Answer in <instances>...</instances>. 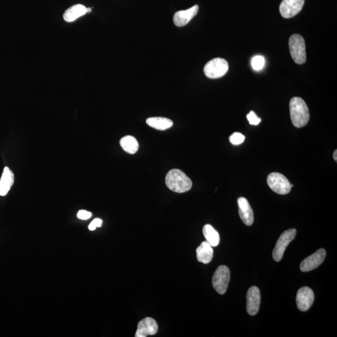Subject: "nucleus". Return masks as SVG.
<instances>
[{"mask_svg":"<svg viewBox=\"0 0 337 337\" xmlns=\"http://www.w3.org/2000/svg\"><path fill=\"white\" fill-rule=\"evenodd\" d=\"M289 108L293 125L298 128L306 126L309 121L310 113L304 99L299 97L292 98L290 101Z\"/></svg>","mask_w":337,"mask_h":337,"instance_id":"obj_1","label":"nucleus"},{"mask_svg":"<svg viewBox=\"0 0 337 337\" xmlns=\"http://www.w3.org/2000/svg\"><path fill=\"white\" fill-rule=\"evenodd\" d=\"M166 184L170 190L178 193L188 191L192 186L190 179L185 173L177 169H172L167 174Z\"/></svg>","mask_w":337,"mask_h":337,"instance_id":"obj_2","label":"nucleus"},{"mask_svg":"<svg viewBox=\"0 0 337 337\" xmlns=\"http://www.w3.org/2000/svg\"><path fill=\"white\" fill-rule=\"evenodd\" d=\"M289 49L292 59L298 64L306 62V43L300 34L292 35L289 39Z\"/></svg>","mask_w":337,"mask_h":337,"instance_id":"obj_3","label":"nucleus"},{"mask_svg":"<svg viewBox=\"0 0 337 337\" xmlns=\"http://www.w3.org/2000/svg\"><path fill=\"white\" fill-rule=\"evenodd\" d=\"M268 186L278 194L286 195L291 191L294 185L290 183L288 179L280 173L272 172L267 179Z\"/></svg>","mask_w":337,"mask_h":337,"instance_id":"obj_4","label":"nucleus"},{"mask_svg":"<svg viewBox=\"0 0 337 337\" xmlns=\"http://www.w3.org/2000/svg\"><path fill=\"white\" fill-rule=\"evenodd\" d=\"M228 70L227 61L223 58H217L208 62L204 66L205 75L210 79H218L222 77Z\"/></svg>","mask_w":337,"mask_h":337,"instance_id":"obj_5","label":"nucleus"},{"mask_svg":"<svg viewBox=\"0 0 337 337\" xmlns=\"http://www.w3.org/2000/svg\"><path fill=\"white\" fill-rule=\"evenodd\" d=\"M230 278L229 269L225 265L219 266L212 277V286L217 292L221 295L226 292Z\"/></svg>","mask_w":337,"mask_h":337,"instance_id":"obj_6","label":"nucleus"},{"mask_svg":"<svg viewBox=\"0 0 337 337\" xmlns=\"http://www.w3.org/2000/svg\"><path fill=\"white\" fill-rule=\"evenodd\" d=\"M296 234L297 230L295 228L287 230L281 234L273 251V259L275 261L280 262L282 260L287 246L295 239Z\"/></svg>","mask_w":337,"mask_h":337,"instance_id":"obj_7","label":"nucleus"},{"mask_svg":"<svg viewBox=\"0 0 337 337\" xmlns=\"http://www.w3.org/2000/svg\"><path fill=\"white\" fill-rule=\"evenodd\" d=\"M314 293L309 287H304L298 290L296 303L300 311L306 312L312 307L314 301Z\"/></svg>","mask_w":337,"mask_h":337,"instance_id":"obj_8","label":"nucleus"},{"mask_svg":"<svg viewBox=\"0 0 337 337\" xmlns=\"http://www.w3.org/2000/svg\"><path fill=\"white\" fill-rule=\"evenodd\" d=\"M305 0H283L280 5L281 15L285 19L294 17L301 10Z\"/></svg>","mask_w":337,"mask_h":337,"instance_id":"obj_9","label":"nucleus"},{"mask_svg":"<svg viewBox=\"0 0 337 337\" xmlns=\"http://www.w3.org/2000/svg\"><path fill=\"white\" fill-rule=\"evenodd\" d=\"M326 257V251L325 249H319L315 253L308 257L301 262L300 268L301 271L307 272L317 268L324 261Z\"/></svg>","mask_w":337,"mask_h":337,"instance_id":"obj_10","label":"nucleus"},{"mask_svg":"<svg viewBox=\"0 0 337 337\" xmlns=\"http://www.w3.org/2000/svg\"><path fill=\"white\" fill-rule=\"evenodd\" d=\"M260 292L258 287L253 286L249 289L247 294V311L249 315H256L259 312L260 305Z\"/></svg>","mask_w":337,"mask_h":337,"instance_id":"obj_11","label":"nucleus"},{"mask_svg":"<svg viewBox=\"0 0 337 337\" xmlns=\"http://www.w3.org/2000/svg\"><path fill=\"white\" fill-rule=\"evenodd\" d=\"M158 325L154 319L147 317L140 321L137 325L136 337H146L155 335L157 332Z\"/></svg>","mask_w":337,"mask_h":337,"instance_id":"obj_12","label":"nucleus"},{"mask_svg":"<svg viewBox=\"0 0 337 337\" xmlns=\"http://www.w3.org/2000/svg\"><path fill=\"white\" fill-rule=\"evenodd\" d=\"M239 214L240 218L246 225L250 226L253 224L254 216L253 209L247 199H238Z\"/></svg>","mask_w":337,"mask_h":337,"instance_id":"obj_13","label":"nucleus"},{"mask_svg":"<svg viewBox=\"0 0 337 337\" xmlns=\"http://www.w3.org/2000/svg\"><path fill=\"white\" fill-rule=\"evenodd\" d=\"M198 11L199 6L195 5L188 10L178 11L173 17L174 25L178 27H182L188 24L190 20L198 14Z\"/></svg>","mask_w":337,"mask_h":337,"instance_id":"obj_14","label":"nucleus"},{"mask_svg":"<svg viewBox=\"0 0 337 337\" xmlns=\"http://www.w3.org/2000/svg\"><path fill=\"white\" fill-rule=\"evenodd\" d=\"M14 174L8 167H5L0 180V196H5L8 194L14 184Z\"/></svg>","mask_w":337,"mask_h":337,"instance_id":"obj_15","label":"nucleus"},{"mask_svg":"<svg viewBox=\"0 0 337 337\" xmlns=\"http://www.w3.org/2000/svg\"><path fill=\"white\" fill-rule=\"evenodd\" d=\"M196 254H197L198 261L207 264L212 260L214 256L212 247L206 241L202 242L196 250Z\"/></svg>","mask_w":337,"mask_h":337,"instance_id":"obj_16","label":"nucleus"},{"mask_svg":"<svg viewBox=\"0 0 337 337\" xmlns=\"http://www.w3.org/2000/svg\"><path fill=\"white\" fill-rule=\"evenodd\" d=\"M87 13V8L83 5H75L67 9L63 14V19L67 22H73Z\"/></svg>","mask_w":337,"mask_h":337,"instance_id":"obj_17","label":"nucleus"},{"mask_svg":"<svg viewBox=\"0 0 337 337\" xmlns=\"http://www.w3.org/2000/svg\"><path fill=\"white\" fill-rule=\"evenodd\" d=\"M146 123L149 127L160 131L168 130L173 125V122L171 119L162 117L149 118L146 120Z\"/></svg>","mask_w":337,"mask_h":337,"instance_id":"obj_18","label":"nucleus"},{"mask_svg":"<svg viewBox=\"0 0 337 337\" xmlns=\"http://www.w3.org/2000/svg\"><path fill=\"white\" fill-rule=\"evenodd\" d=\"M202 232H203L205 238L206 239V242L209 243L212 247H217L219 244V234L212 225L210 224L205 225Z\"/></svg>","mask_w":337,"mask_h":337,"instance_id":"obj_19","label":"nucleus"},{"mask_svg":"<svg viewBox=\"0 0 337 337\" xmlns=\"http://www.w3.org/2000/svg\"><path fill=\"white\" fill-rule=\"evenodd\" d=\"M120 145H121L123 150L131 154L136 153L139 149L138 142L135 137L131 136L122 137L120 140Z\"/></svg>","mask_w":337,"mask_h":337,"instance_id":"obj_20","label":"nucleus"},{"mask_svg":"<svg viewBox=\"0 0 337 337\" xmlns=\"http://www.w3.org/2000/svg\"><path fill=\"white\" fill-rule=\"evenodd\" d=\"M265 64V60L262 56L257 55L252 59L251 64L253 69L256 71H260L263 69Z\"/></svg>","mask_w":337,"mask_h":337,"instance_id":"obj_21","label":"nucleus"},{"mask_svg":"<svg viewBox=\"0 0 337 337\" xmlns=\"http://www.w3.org/2000/svg\"><path fill=\"white\" fill-rule=\"evenodd\" d=\"M245 137L242 133H234L229 137V140L233 145H239L244 142Z\"/></svg>","mask_w":337,"mask_h":337,"instance_id":"obj_22","label":"nucleus"},{"mask_svg":"<svg viewBox=\"0 0 337 337\" xmlns=\"http://www.w3.org/2000/svg\"><path fill=\"white\" fill-rule=\"evenodd\" d=\"M247 118L251 125H258L261 122V119L256 115L254 111H251L247 115Z\"/></svg>","mask_w":337,"mask_h":337,"instance_id":"obj_23","label":"nucleus"},{"mask_svg":"<svg viewBox=\"0 0 337 337\" xmlns=\"http://www.w3.org/2000/svg\"><path fill=\"white\" fill-rule=\"evenodd\" d=\"M102 223V220L100 219H95L91 222L89 225V229L90 230H95L96 228L100 227Z\"/></svg>","mask_w":337,"mask_h":337,"instance_id":"obj_24","label":"nucleus"},{"mask_svg":"<svg viewBox=\"0 0 337 337\" xmlns=\"http://www.w3.org/2000/svg\"><path fill=\"white\" fill-rule=\"evenodd\" d=\"M77 216L80 219L87 220L91 218V217L92 216V214L88 212V211L81 210L79 211Z\"/></svg>","mask_w":337,"mask_h":337,"instance_id":"obj_25","label":"nucleus"},{"mask_svg":"<svg viewBox=\"0 0 337 337\" xmlns=\"http://www.w3.org/2000/svg\"><path fill=\"white\" fill-rule=\"evenodd\" d=\"M333 157L334 160H335L336 161H336H337V150H335V151H334L333 154Z\"/></svg>","mask_w":337,"mask_h":337,"instance_id":"obj_26","label":"nucleus"}]
</instances>
